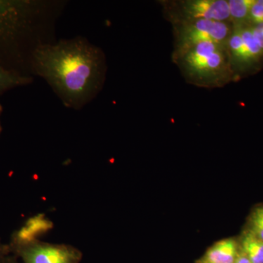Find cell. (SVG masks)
I'll return each mask as SVG.
<instances>
[{
  "instance_id": "1",
  "label": "cell",
  "mask_w": 263,
  "mask_h": 263,
  "mask_svg": "<svg viewBox=\"0 0 263 263\" xmlns=\"http://www.w3.org/2000/svg\"><path fill=\"white\" fill-rule=\"evenodd\" d=\"M34 70L72 105L98 91L103 61L98 48L81 39L41 45L33 53Z\"/></svg>"
},
{
  "instance_id": "2",
  "label": "cell",
  "mask_w": 263,
  "mask_h": 263,
  "mask_svg": "<svg viewBox=\"0 0 263 263\" xmlns=\"http://www.w3.org/2000/svg\"><path fill=\"white\" fill-rule=\"evenodd\" d=\"M176 57L188 79L199 84H216L228 79L231 70L227 45L197 43L176 53Z\"/></svg>"
},
{
  "instance_id": "3",
  "label": "cell",
  "mask_w": 263,
  "mask_h": 263,
  "mask_svg": "<svg viewBox=\"0 0 263 263\" xmlns=\"http://www.w3.org/2000/svg\"><path fill=\"white\" fill-rule=\"evenodd\" d=\"M8 245L22 263H80L83 258L81 251L73 246L38 239L27 226L13 233Z\"/></svg>"
},
{
  "instance_id": "4",
  "label": "cell",
  "mask_w": 263,
  "mask_h": 263,
  "mask_svg": "<svg viewBox=\"0 0 263 263\" xmlns=\"http://www.w3.org/2000/svg\"><path fill=\"white\" fill-rule=\"evenodd\" d=\"M31 3L0 0V66L5 67V53L15 50L30 16Z\"/></svg>"
},
{
  "instance_id": "5",
  "label": "cell",
  "mask_w": 263,
  "mask_h": 263,
  "mask_svg": "<svg viewBox=\"0 0 263 263\" xmlns=\"http://www.w3.org/2000/svg\"><path fill=\"white\" fill-rule=\"evenodd\" d=\"M233 30V27L229 22L202 19L181 21L176 29V53L203 42L227 45Z\"/></svg>"
},
{
  "instance_id": "6",
  "label": "cell",
  "mask_w": 263,
  "mask_h": 263,
  "mask_svg": "<svg viewBox=\"0 0 263 263\" xmlns=\"http://www.w3.org/2000/svg\"><path fill=\"white\" fill-rule=\"evenodd\" d=\"M183 20H210L230 22L229 4L227 0H188L180 3Z\"/></svg>"
},
{
  "instance_id": "7",
  "label": "cell",
  "mask_w": 263,
  "mask_h": 263,
  "mask_svg": "<svg viewBox=\"0 0 263 263\" xmlns=\"http://www.w3.org/2000/svg\"><path fill=\"white\" fill-rule=\"evenodd\" d=\"M238 255L236 242L232 238H227L217 242L207 251L203 262L234 263Z\"/></svg>"
},
{
  "instance_id": "8",
  "label": "cell",
  "mask_w": 263,
  "mask_h": 263,
  "mask_svg": "<svg viewBox=\"0 0 263 263\" xmlns=\"http://www.w3.org/2000/svg\"><path fill=\"white\" fill-rule=\"evenodd\" d=\"M242 252L250 263H263V241L247 230L242 238Z\"/></svg>"
},
{
  "instance_id": "9",
  "label": "cell",
  "mask_w": 263,
  "mask_h": 263,
  "mask_svg": "<svg viewBox=\"0 0 263 263\" xmlns=\"http://www.w3.org/2000/svg\"><path fill=\"white\" fill-rule=\"evenodd\" d=\"M32 81L28 76L0 66V95L13 88L25 86Z\"/></svg>"
},
{
  "instance_id": "10",
  "label": "cell",
  "mask_w": 263,
  "mask_h": 263,
  "mask_svg": "<svg viewBox=\"0 0 263 263\" xmlns=\"http://www.w3.org/2000/svg\"><path fill=\"white\" fill-rule=\"evenodd\" d=\"M255 0H229L230 21L235 25H243L249 22L251 8Z\"/></svg>"
},
{
  "instance_id": "11",
  "label": "cell",
  "mask_w": 263,
  "mask_h": 263,
  "mask_svg": "<svg viewBox=\"0 0 263 263\" xmlns=\"http://www.w3.org/2000/svg\"><path fill=\"white\" fill-rule=\"evenodd\" d=\"M250 230L263 241V206L257 208L252 212Z\"/></svg>"
},
{
  "instance_id": "12",
  "label": "cell",
  "mask_w": 263,
  "mask_h": 263,
  "mask_svg": "<svg viewBox=\"0 0 263 263\" xmlns=\"http://www.w3.org/2000/svg\"><path fill=\"white\" fill-rule=\"evenodd\" d=\"M249 22L252 25L263 24V0H255L249 13Z\"/></svg>"
},
{
  "instance_id": "13",
  "label": "cell",
  "mask_w": 263,
  "mask_h": 263,
  "mask_svg": "<svg viewBox=\"0 0 263 263\" xmlns=\"http://www.w3.org/2000/svg\"><path fill=\"white\" fill-rule=\"evenodd\" d=\"M251 27L254 37L263 52V24L251 25Z\"/></svg>"
},
{
  "instance_id": "14",
  "label": "cell",
  "mask_w": 263,
  "mask_h": 263,
  "mask_svg": "<svg viewBox=\"0 0 263 263\" xmlns=\"http://www.w3.org/2000/svg\"><path fill=\"white\" fill-rule=\"evenodd\" d=\"M11 254L10 246L8 243H4L0 238V263H4L5 259Z\"/></svg>"
},
{
  "instance_id": "15",
  "label": "cell",
  "mask_w": 263,
  "mask_h": 263,
  "mask_svg": "<svg viewBox=\"0 0 263 263\" xmlns=\"http://www.w3.org/2000/svg\"><path fill=\"white\" fill-rule=\"evenodd\" d=\"M234 263H250V262H249V259L247 258L246 254L241 252V253L238 254Z\"/></svg>"
},
{
  "instance_id": "16",
  "label": "cell",
  "mask_w": 263,
  "mask_h": 263,
  "mask_svg": "<svg viewBox=\"0 0 263 263\" xmlns=\"http://www.w3.org/2000/svg\"><path fill=\"white\" fill-rule=\"evenodd\" d=\"M4 263H21L19 262L18 259L16 257H15L13 254H10V255L8 256L7 257V259H5Z\"/></svg>"
},
{
  "instance_id": "17",
  "label": "cell",
  "mask_w": 263,
  "mask_h": 263,
  "mask_svg": "<svg viewBox=\"0 0 263 263\" xmlns=\"http://www.w3.org/2000/svg\"><path fill=\"white\" fill-rule=\"evenodd\" d=\"M2 111H3V107H2L1 104H0V117H1ZM2 133V125L1 122H0V134Z\"/></svg>"
},
{
  "instance_id": "18",
  "label": "cell",
  "mask_w": 263,
  "mask_h": 263,
  "mask_svg": "<svg viewBox=\"0 0 263 263\" xmlns=\"http://www.w3.org/2000/svg\"><path fill=\"white\" fill-rule=\"evenodd\" d=\"M202 263H204V262H202Z\"/></svg>"
}]
</instances>
